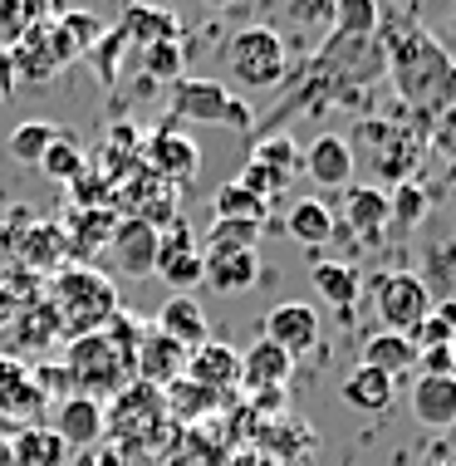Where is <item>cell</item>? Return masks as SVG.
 Wrapping results in <instances>:
<instances>
[{"label":"cell","mask_w":456,"mask_h":466,"mask_svg":"<svg viewBox=\"0 0 456 466\" xmlns=\"http://www.w3.org/2000/svg\"><path fill=\"white\" fill-rule=\"evenodd\" d=\"M378 40H383V55H388L392 89H398L402 104H408L417 128L432 133L437 123H441V113L456 104L451 55L441 49V40L417 15H388V10H383Z\"/></svg>","instance_id":"obj_1"},{"label":"cell","mask_w":456,"mask_h":466,"mask_svg":"<svg viewBox=\"0 0 456 466\" xmlns=\"http://www.w3.org/2000/svg\"><path fill=\"white\" fill-rule=\"evenodd\" d=\"M137 339H143V324H133L128 314H113L98 334L69 339L65 349V369L74 373V388L79 398L108 402L118 388L133 383V359H137Z\"/></svg>","instance_id":"obj_2"},{"label":"cell","mask_w":456,"mask_h":466,"mask_svg":"<svg viewBox=\"0 0 456 466\" xmlns=\"http://www.w3.org/2000/svg\"><path fill=\"white\" fill-rule=\"evenodd\" d=\"M49 305L59 314V334L65 339H84L98 334L104 324L118 314V289L108 275H98L94 266H65L49 275Z\"/></svg>","instance_id":"obj_3"},{"label":"cell","mask_w":456,"mask_h":466,"mask_svg":"<svg viewBox=\"0 0 456 466\" xmlns=\"http://www.w3.org/2000/svg\"><path fill=\"white\" fill-rule=\"evenodd\" d=\"M309 69L324 74L344 104H363V89H373V84L388 74V55H383V40H378V35L329 30V40L319 45V55L309 59Z\"/></svg>","instance_id":"obj_4"},{"label":"cell","mask_w":456,"mask_h":466,"mask_svg":"<svg viewBox=\"0 0 456 466\" xmlns=\"http://www.w3.org/2000/svg\"><path fill=\"white\" fill-rule=\"evenodd\" d=\"M226 69H231V79L240 89L250 94H265V89H280L289 79V45L280 30H270V25H246V30H236L231 40H226Z\"/></svg>","instance_id":"obj_5"},{"label":"cell","mask_w":456,"mask_h":466,"mask_svg":"<svg viewBox=\"0 0 456 466\" xmlns=\"http://www.w3.org/2000/svg\"><path fill=\"white\" fill-rule=\"evenodd\" d=\"M353 162H369L383 182H412L417 162H422V128H408V123H388V118H363L353 128Z\"/></svg>","instance_id":"obj_6"},{"label":"cell","mask_w":456,"mask_h":466,"mask_svg":"<svg viewBox=\"0 0 456 466\" xmlns=\"http://www.w3.org/2000/svg\"><path fill=\"white\" fill-rule=\"evenodd\" d=\"M172 118L221 123V128H236V133H256V113L240 104V94H231L217 79H172Z\"/></svg>","instance_id":"obj_7"},{"label":"cell","mask_w":456,"mask_h":466,"mask_svg":"<svg viewBox=\"0 0 456 466\" xmlns=\"http://www.w3.org/2000/svg\"><path fill=\"white\" fill-rule=\"evenodd\" d=\"M427 314H432V289H427L422 275L412 270L378 275V319H383V329L412 334Z\"/></svg>","instance_id":"obj_8"},{"label":"cell","mask_w":456,"mask_h":466,"mask_svg":"<svg viewBox=\"0 0 456 466\" xmlns=\"http://www.w3.org/2000/svg\"><path fill=\"white\" fill-rule=\"evenodd\" d=\"M270 344H280L289 359H304L319 349V314L314 305H304V299H285V305H275L265 314V334Z\"/></svg>","instance_id":"obj_9"},{"label":"cell","mask_w":456,"mask_h":466,"mask_svg":"<svg viewBox=\"0 0 456 466\" xmlns=\"http://www.w3.org/2000/svg\"><path fill=\"white\" fill-rule=\"evenodd\" d=\"M157 241H162L157 226H147L137 217H118V226H113V236H108V256L123 275L143 280V275L157 270Z\"/></svg>","instance_id":"obj_10"},{"label":"cell","mask_w":456,"mask_h":466,"mask_svg":"<svg viewBox=\"0 0 456 466\" xmlns=\"http://www.w3.org/2000/svg\"><path fill=\"white\" fill-rule=\"evenodd\" d=\"M143 157H147V167L157 172L162 182H192L197 172H201V147L192 143L187 133H177V128H157L143 143Z\"/></svg>","instance_id":"obj_11"},{"label":"cell","mask_w":456,"mask_h":466,"mask_svg":"<svg viewBox=\"0 0 456 466\" xmlns=\"http://www.w3.org/2000/svg\"><path fill=\"white\" fill-rule=\"evenodd\" d=\"M152 275H162L172 289L201 285V250L192 241V226H187L182 217L162 231V241H157V270H152Z\"/></svg>","instance_id":"obj_12"},{"label":"cell","mask_w":456,"mask_h":466,"mask_svg":"<svg viewBox=\"0 0 456 466\" xmlns=\"http://www.w3.org/2000/svg\"><path fill=\"white\" fill-rule=\"evenodd\" d=\"M182 369H187V349L162 334L157 324L143 329V339H137V359H133V378H143V383H152V388H167V383L182 378Z\"/></svg>","instance_id":"obj_13"},{"label":"cell","mask_w":456,"mask_h":466,"mask_svg":"<svg viewBox=\"0 0 456 466\" xmlns=\"http://www.w3.org/2000/svg\"><path fill=\"white\" fill-rule=\"evenodd\" d=\"M353 172H359V162H353V147L349 137L339 133H319L309 147H304V177H314L319 187H353Z\"/></svg>","instance_id":"obj_14"},{"label":"cell","mask_w":456,"mask_h":466,"mask_svg":"<svg viewBox=\"0 0 456 466\" xmlns=\"http://www.w3.org/2000/svg\"><path fill=\"white\" fill-rule=\"evenodd\" d=\"M5 334H10V349H15V354H45V349L59 339V314L45 295L40 299H20V309H15V319L5 324Z\"/></svg>","instance_id":"obj_15"},{"label":"cell","mask_w":456,"mask_h":466,"mask_svg":"<svg viewBox=\"0 0 456 466\" xmlns=\"http://www.w3.org/2000/svg\"><path fill=\"white\" fill-rule=\"evenodd\" d=\"M289 373H295V359H289L280 344H270V339H256V344L240 354V388H246L250 398L285 388Z\"/></svg>","instance_id":"obj_16"},{"label":"cell","mask_w":456,"mask_h":466,"mask_svg":"<svg viewBox=\"0 0 456 466\" xmlns=\"http://www.w3.org/2000/svg\"><path fill=\"white\" fill-rule=\"evenodd\" d=\"M10 256H15L20 266H30L35 275H55L69 256V241H65V231H59V221H35L10 241Z\"/></svg>","instance_id":"obj_17"},{"label":"cell","mask_w":456,"mask_h":466,"mask_svg":"<svg viewBox=\"0 0 456 466\" xmlns=\"http://www.w3.org/2000/svg\"><path fill=\"white\" fill-rule=\"evenodd\" d=\"M55 432L65 437L69 451H94L98 442H104V402L94 398H59L55 408Z\"/></svg>","instance_id":"obj_18"},{"label":"cell","mask_w":456,"mask_h":466,"mask_svg":"<svg viewBox=\"0 0 456 466\" xmlns=\"http://www.w3.org/2000/svg\"><path fill=\"white\" fill-rule=\"evenodd\" d=\"M260 275V256L256 250H221V246H207L201 250V280L221 295H240L250 289Z\"/></svg>","instance_id":"obj_19"},{"label":"cell","mask_w":456,"mask_h":466,"mask_svg":"<svg viewBox=\"0 0 456 466\" xmlns=\"http://www.w3.org/2000/svg\"><path fill=\"white\" fill-rule=\"evenodd\" d=\"M182 378H192V383L211 388V393H226V388L240 383V354H236L231 344H217V339H207V344H197L192 354H187Z\"/></svg>","instance_id":"obj_20"},{"label":"cell","mask_w":456,"mask_h":466,"mask_svg":"<svg viewBox=\"0 0 456 466\" xmlns=\"http://www.w3.org/2000/svg\"><path fill=\"white\" fill-rule=\"evenodd\" d=\"M113 226H118V211L113 207H69L59 231L69 241V256H94V250H108Z\"/></svg>","instance_id":"obj_21"},{"label":"cell","mask_w":456,"mask_h":466,"mask_svg":"<svg viewBox=\"0 0 456 466\" xmlns=\"http://www.w3.org/2000/svg\"><path fill=\"white\" fill-rule=\"evenodd\" d=\"M74 451L65 447V437L55 432V427H20V432H10V466H69Z\"/></svg>","instance_id":"obj_22"},{"label":"cell","mask_w":456,"mask_h":466,"mask_svg":"<svg viewBox=\"0 0 456 466\" xmlns=\"http://www.w3.org/2000/svg\"><path fill=\"white\" fill-rule=\"evenodd\" d=\"M344 226L363 246H378V236L388 231V192H378V187H344Z\"/></svg>","instance_id":"obj_23"},{"label":"cell","mask_w":456,"mask_h":466,"mask_svg":"<svg viewBox=\"0 0 456 466\" xmlns=\"http://www.w3.org/2000/svg\"><path fill=\"white\" fill-rule=\"evenodd\" d=\"M40 408H49V398L35 388L30 369L20 359L0 354V418H35Z\"/></svg>","instance_id":"obj_24"},{"label":"cell","mask_w":456,"mask_h":466,"mask_svg":"<svg viewBox=\"0 0 456 466\" xmlns=\"http://www.w3.org/2000/svg\"><path fill=\"white\" fill-rule=\"evenodd\" d=\"M412 418L422 427H456V373L451 378H427L417 373L412 383Z\"/></svg>","instance_id":"obj_25"},{"label":"cell","mask_w":456,"mask_h":466,"mask_svg":"<svg viewBox=\"0 0 456 466\" xmlns=\"http://www.w3.org/2000/svg\"><path fill=\"white\" fill-rule=\"evenodd\" d=\"M157 329L167 334V339H177V344L187 349V354H192L197 344H207V309L197 305L192 295H172L167 305L157 309Z\"/></svg>","instance_id":"obj_26"},{"label":"cell","mask_w":456,"mask_h":466,"mask_svg":"<svg viewBox=\"0 0 456 466\" xmlns=\"http://www.w3.org/2000/svg\"><path fill=\"white\" fill-rule=\"evenodd\" d=\"M309 285L319 289V299L324 305H334V309H353V299H359V270L349 266V260H314V270H309Z\"/></svg>","instance_id":"obj_27"},{"label":"cell","mask_w":456,"mask_h":466,"mask_svg":"<svg viewBox=\"0 0 456 466\" xmlns=\"http://www.w3.org/2000/svg\"><path fill=\"white\" fill-rule=\"evenodd\" d=\"M339 398H344L353 412H383V408H392V378L369 369V363H359V369L339 383Z\"/></svg>","instance_id":"obj_28"},{"label":"cell","mask_w":456,"mask_h":466,"mask_svg":"<svg viewBox=\"0 0 456 466\" xmlns=\"http://www.w3.org/2000/svg\"><path fill=\"white\" fill-rule=\"evenodd\" d=\"M359 363H369V369L388 373V378H398V373H412V369H417V349H412V339H408V334L378 329L369 344H363V359H359Z\"/></svg>","instance_id":"obj_29"},{"label":"cell","mask_w":456,"mask_h":466,"mask_svg":"<svg viewBox=\"0 0 456 466\" xmlns=\"http://www.w3.org/2000/svg\"><path fill=\"white\" fill-rule=\"evenodd\" d=\"M118 30L128 35V45H162V40H177L182 35V25H177L172 10H157V5H128L123 10V20H118Z\"/></svg>","instance_id":"obj_30"},{"label":"cell","mask_w":456,"mask_h":466,"mask_svg":"<svg viewBox=\"0 0 456 466\" xmlns=\"http://www.w3.org/2000/svg\"><path fill=\"white\" fill-rule=\"evenodd\" d=\"M285 231L295 236L299 246H329V241H334V211H329L319 197H304V201L289 207Z\"/></svg>","instance_id":"obj_31"},{"label":"cell","mask_w":456,"mask_h":466,"mask_svg":"<svg viewBox=\"0 0 456 466\" xmlns=\"http://www.w3.org/2000/svg\"><path fill=\"white\" fill-rule=\"evenodd\" d=\"M162 398H167V418L172 422H201L207 412L221 408V393L192 383V378H177V383H167V388H162Z\"/></svg>","instance_id":"obj_32"},{"label":"cell","mask_w":456,"mask_h":466,"mask_svg":"<svg viewBox=\"0 0 456 466\" xmlns=\"http://www.w3.org/2000/svg\"><path fill=\"white\" fill-rule=\"evenodd\" d=\"M427 211H432V197L417 182H398L388 192V226H398V231H417L427 221Z\"/></svg>","instance_id":"obj_33"},{"label":"cell","mask_w":456,"mask_h":466,"mask_svg":"<svg viewBox=\"0 0 456 466\" xmlns=\"http://www.w3.org/2000/svg\"><path fill=\"white\" fill-rule=\"evenodd\" d=\"M59 137L55 123H45V118H30V123H20L15 133H10V157L25 162V167H40V157L49 153V143Z\"/></svg>","instance_id":"obj_34"},{"label":"cell","mask_w":456,"mask_h":466,"mask_svg":"<svg viewBox=\"0 0 456 466\" xmlns=\"http://www.w3.org/2000/svg\"><path fill=\"white\" fill-rule=\"evenodd\" d=\"M250 162L280 172V177H295V167H304V147L289 133H265L260 143H256V157H250Z\"/></svg>","instance_id":"obj_35"},{"label":"cell","mask_w":456,"mask_h":466,"mask_svg":"<svg viewBox=\"0 0 456 466\" xmlns=\"http://www.w3.org/2000/svg\"><path fill=\"white\" fill-rule=\"evenodd\" d=\"M334 25L339 35H378L383 25V0H334Z\"/></svg>","instance_id":"obj_36"},{"label":"cell","mask_w":456,"mask_h":466,"mask_svg":"<svg viewBox=\"0 0 456 466\" xmlns=\"http://www.w3.org/2000/svg\"><path fill=\"white\" fill-rule=\"evenodd\" d=\"M211 211H217V217H240V221H260V226H265V211H270V201H260L256 192H246V187L231 177L226 187H217V201H211Z\"/></svg>","instance_id":"obj_37"},{"label":"cell","mask_w":456,"mask_h":466,"mask_svg":"<svg viewBox=\"0 0 456 466\" xmlns=\"http://www.w3.org/2000/svg\"><path fill=\"white\" fill-rule=\"evenodd\" d=\"M40 172H45V177H55V182L84 177V153H79V143H74V137H65V128H59V137L49 143V153L40 157Z\"/></svg>","instance_id":"obj_38"},{"label":"cell","mask_w":456,"mask_h":466,"mask_svg":"<svg viewBox=\"0 0 456 466\" xmlns=\"http://www.w3.org/2000/svg\"><path fill=\"white\" fill-rule=\"evenodd\" d=\"M207 246H221V250H256V246H260V221H240V217H211Z\"/></svg>","instance_id":"obj_39"},{"label":"cell","mask_w":456,"mask_h":466,"mask_svg":"<svg viewBox=\"0 0 456 466\" xmlns=\"http://www.w3.org/2000/svg\"><path fill=\"white\" fill-rule=\"evenodd\" d=\"M59 30L69 35V45L79 49V55H88V49L104 40V25H98V15H88V10H69V15H59Z\"/></svg>","instance_id":"obj_40"},{"label":"cell","mask_w":456,"mask_h":466,"mask_svg":"<svg viewBox=\"0 0 456 466\" xmlns=\"http://www.w3.org/2000/svg\"><path fill=\"white\" fill-rule=\"evenodd\" d=\"M236 182L246 187V192H256L260 201H275V197H285V187H289V177H280V172H270V167H260V162H246Z\"/></svg>","instance_id":"obj_41"},{"label":"cell","mask_w":456,"mask_h":466,"mask_svg":"<svg viewBox=\"0 0 456 466\" xmlns=\"http://www.w3.org/2000/svg\"><path fill=\"white\" fill-rule=\"evenodd\" d=\"M143 69H147V79H177V69H182V45L177 40L147 45L143 49Z\"/></svg>","instance_id":"obj_42"},{"label":"cell","mask_w":456,"mask_h":466,"mask_svg":"<svg viewBox=\"0 0 456 466\" xmlns=\"http://www.w3.org/2000/svg\"><path fill=\"white\" fill-rule=\"evenodd\" d=\"M417 373H427V378H451V373H456V344L417 349Z\"/></svg>","instance_id":"obj_43"},{"label":"cell","mask_w":456,"mask_h":466,"mask_svg":"<svg viewBox=\"0 0 456 466\" xmlns=\"http://www.w3.org/2000/svg\"><path fill=\"white\" fill-rule=\"evenodd\" d=\"M94 461H98V466H162V461H157V451L113 447V442H108V447H98V451H94Z\"/></svg>","instance_id":"obj_44"},{"label":"cell","mask_w":456,"mask_h":466,"mask_svg":"<svg viewBox=\"0 0 456 466\" xmlns=\"http://www.w3.org/2000/svg\"><path fill=\"white\" fill-rule=\"evenodd\" d=\"M289 15L299 25H329L334 20V0H289Z\"/></svg>","instance_id":"obj_45"},{"label":"cell","mask_w":456,"mask_h":466,"mask_svg":"<svg viewBox=\"0 0 456 466\" xmlns=\"http://www.w3.org/2000/svg\"><path fill=\"white\" fill-rule=\"evenodd\" d=\"M20 89V69H15V55H10V45L0 49V98H10Z\"/></svg>","instance_id":"obj_46"},{"label":"cell","mask_w":456,"mask_h":466,"mask_svg":"<svg viewBox=\"0 0 456 466\" xmlns=\"http://www.w3.org/2000/svg\"><path fill=\"white\" fill-rule=\"evenodd\" d=\"M15 309H20V289L15 285H0V329L15 319Z\"/></svg>","instance_id":"obj_47"},{"label":"cell","mask_w":456,"mask_h":466,"mask_svg":"<svg viewBox=\"0 0 456 466\" xmlns=\"http://www.w3.org/2000/svg\"><path fill=\"white\" fill-rule=\"evenodd\" d=\"M0 466H10V432L0 427Z\"/></svg>","instance_id":"obj_48"},{"label":"cell","mask_w":456,"mask_h":466,"mask_svg":"<svg viewBox=\"0 0 456 466\" xmlns=\"http://www.w3.org/2000/svg\"><path fill=\"white\" fill-rule=\"evenodd\" d=\"M69 466H98V461H94V451H79V457H74Z\"/></svg>","instance_id":"obj_49"},{"label":"cell","mask_w":456,"mask_h":466,"mask_svg":"<svg viewBox=\"0 0 456 466\" xmlns=\"http://www.w3.org/2000/svg\"><path fill=\"white\" fill-rule=\"evenodd\" d=\"M0 250H5V221H0Z\"/></svg>","instance_id":"obj_50"},{"label":"cell","mask_w":456,"mask_h":466,"mask_svg":"<svg viewBox=\"0 0 456 466\" xmlns=\"http://www.w3.org/2000/svg\"><path fill=\"white\" fill-rule=\"evenodd\" d=\"M207 5H217V10H221V5H231V0H207Z\"/></svg>","instance_id":"obj_51"},{"label":"cell","mask_w":456,"mask_h":466,"mask_svg":"<svg viewBox=\"0 0 456 466\" xmlns=\"http://www.w3.org/2000/svg\"><path fill=\"white\" fill-rule=\"evenodd\" d=\"M451 69H456V59H451Z\"/></svg>","instance_id":"obj_52"},{"label":"cell","mask_w":456,"mask_h":466,"mask_svg":"<svg viewBox=\"0 0 456 466\" xmlns=\"http://www.w3.org/2000/svg\"><path fill=\"white\" fill-rule=\"evenodd\" d=\"M441 466H451V461H441Z\"/></svg>","instance_id":"obj_53"}]
</instances>
